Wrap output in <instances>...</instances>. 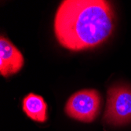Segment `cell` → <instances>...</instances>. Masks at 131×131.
<instances>
[{"label": "cell", "instance_id": "1", "mask_svg": "<svg viewBox=\"0 0 131 131\" xmlns=\"http://www.w3.org/2000/svg\"><path fill=\"white\" fill-rule=\"evenodd\" d=\"M114 28V10L104 0H64L54 19L59 43L73 51L100 45L110 37Z\"/></svg>", "mask_w": 131, "mask_h": 131}, {"label": "cell", "instance_id": "5", "mask_svg": "<svg viewBox=\"0 0 131 131\" xmlns=\"http://www.w3.org/2000/svg\"><path fill=\"white\" fill-rule=\"evenodd\" d=\"M23 111L35 122L44 123L47 119V104L39 95L28 94L23 100Z\"/></svg>", "mask_w": 131, "mask_h": 131}, {"label": "cell", "instance_id": "2", "mask_svg": "<svg viewBox=\"0 0 131 131\" xmlns=\"http://www.w3.org/2000/svg\"><path fill=\"white\" fill-rule=\"evenodd\" d=\"M104 120L113 126L131 122V87L120 85L109 89Z\"/></svg>", "mask_w": 131, "mask_h": 131}, {"label": "cell", "instance_id": "3", "mask_svg": "<svg viewBox=\"0 0 131 131\" xmlns=\"http://www.w3.org/2000/svg\"><path fill=\"white\" fill-rule=\"evenodd\" d=\"M101 96L96 90H83L73 94L65 106L67 115L75 119L90 123L100 112Z\"/></svg>", "mask_w": 131, "mask_h": 131}, {"label": "cell", "instance_id": "4", "mask_svg": "<svg viewBox=\"0 0 131 131\" xmlns=\"http://www.w3.org/2000/svg\"><path fill=\"white\" fill-rule=\"evenodd\" d=\"M24 65V57L7 39H0V74L5 77L14 75Z\"/></svg>", "mask_w": 131, "mask_h": 131}]
</instances>
